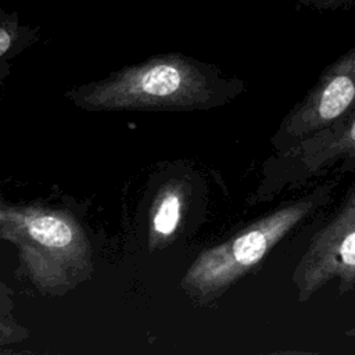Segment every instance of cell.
<instances>
[{
	"label": "cell",
	"mask_w": 355,
	"mask_h": 355,
	"mask_svg": "<svg viewBox=\"0 0 355 355\" xmlns=\"http://www.w3.org/2000/svg\"><path fill=\"white\" fill-rule=\"evenodd\" d=\"M244 90L241 79L225 75L212 64L186 54L168 53L71 87L65 97L92 112H191L223 107Z\"/></svg>",
	"instance_id": "obj_1"
},
{
	"label": "cell",
	"mask_w": 355,
	"mask_h": 355,
	"mask_svg": "<svg viewBox=\"0 0 355 355\" xmlns=\"http://www.w3.org/2000/svg\"><path fill=\"white\" fill-rule=\"evenodd\" d=\"M340 176H333L297 198L254 219L237 233L198 252L180 279V288L198 306L215 304L239 280L257 269L297 227L333 200Z\"/></svg>",
	"instance_id": "obj_2"
},
{
	"label": "cell",
	"mask_w": 355,
	"mask_h": 355,
	"mask_svg": "<svg viewBox=\"0 0 355 355\" xmlns=\"http://www.w3.org/2000/svg\"><path fill=\"white\" fill-rule=\"evenodd\" d=\"M0 240L15 245L22 275L43 295L62 297L93 275L92 244L65 209L0 197Z\"/></svg>",
	"instance_id": "obj_3"
},
{
	"label": "cell",
	"mask_w": 355,
	"mask_h": 355,
	"mask_svg": "<svg viewBox=\"0 0 355 355\" xmlns=\"http://www.w3.org/2000/svg\"><path fill=\"white\" fill-rule=\"evenodd\" d=\"M355 171V110L322 130L282 151H273L261 165L259 179L247 198L258 205L311 184L320 178Z\"/></svg>",
	"instance_id": "obj_4"
},
{
	"label": "cell",
	"mask_w": 355,
	"mask_h": 355,
	"mask_svg": "<svg viewBox=\"0 0 355 355\" xmlns=\"http://www.w3.org/2000/svg\"><path fill=\"white\" fill-rule=\"evenodd\" d=\"M333 282L338 297L355 290V182L333 216L312 234L291 273L298 302L309 301Z\"/></svg>",
	"instance_id": "obj_5"
},
{
	"label": "cell",
	"mask_w": 355,
	"mask_h": 355,
	"mask_svg": "<svg viewBox=\"0 0 355 355\" xmlns=\"http://www.w3.org/2000/svg\"><path fill=\"white\" fill-rule=\"evenodd\" d=\"M355 110V47L323 69L316 83L280 121L270 137L282 151Z\"/></svg>",
	"instance_id": "obj_6"
},
{
	"label": "cell",
	"mask_w": 355,
	"mask_h": 355,
	"mask_svg": "<svg viewBox=\"0 0 355 355\" xmlns=\"http://www.w3.org/2000/svg\"><path fill=\"white\" fill-rule=\"evenodd\" d=\"M193 178H169L157 190L148 209L147 244L150 251L171 245L179 236L191 198Z\"/></svg>",
	"instance_id": "obj_7"
},
{
	"label": "cell",
	"mask_w": 355,
	"mask_h": 355,
	"mask_svg": "<svg viewBox=\"0 0 355 355\" xmlns=\"http://www.w3.org/2000/svg\"><path fill=\"white\" fill-rule=\"evenodd\" d=\"M39 37L40 26L21 25L17 11L7 12L0 8V82L8 75L12 60Z\"/></svg>",
	"instance_id": "obj_8"
},
{
	"label": "cell",
	"mask_w": 355,
	"mask_h": 355,
	"mask_svg": "<svg viewBox=\"0 0 355 355\" xmlns=\"http://www.w3.org/2000/svg\"><path fill=\"white\" fill-rule=\"evenodd\" d=\"M29 330L19 324L14 318H0V347L22 343L26 338H29Z\"/></svg>",
	"instance_id": "obj_9"
},
{
	"label": "cell",
	"mask_w": 355,
	"mask_h": 355,
	"mask_svg": "<svg viewBox=\"0 0 355 355\" xmlns=\"http://www.w3.org/2000/svg\"><path fill=\"white\" fill-rule=\"evenodd\" d=\"M14 300L12 290L0 280V318L12 319Z\"/></svg>",
	"instance_id": "obj_10"
},
{
	"label": "cell",
	"mask_w": 355,
	"mask_h": 355,
	"mask_svg": "<svg viewBox=\"0 0 355 355\" xmlns=\"http://www.w3.org/2000/svg\"><path fill=\"white\" fill-rule=\"evenodd\" d=\"M308 4H313L315 7H352L355 6V0H302Z\"/></svg>",
	"instance_id": "obj_11"
},
{
	"label": "cell",
	"mask_w": 355,
	"mask_h": 355,
	"mask_svg": "<svg viewBox=\"0 0 355 355\" xmlns=\"http://www.w3.org/2000/svg\"><path fill=\"white\" fill-rule=\"evenodd\" d=\"M344 334H345L347 337H351V338H354V340H355V326H352L351 329L345 330V331H344Z\"/></svg>",
	"instance_id": "obj_12"
},
{
	"label": "cell",
	"mask_w": 355,
	"mask_h": 355,
	"mask_svg": "<svg viewBox=\"0 0 355 355\" xmlns=\"http://www.w3.org/2000/svg\"><path fill=\"white\" fill-rule=\"evenodd\" d=\"M4 354H14L12 349H7V348H1L0 347V355H4Z\"/></svg>",
	"instance_id": "obj_13"
}]
</instances>
